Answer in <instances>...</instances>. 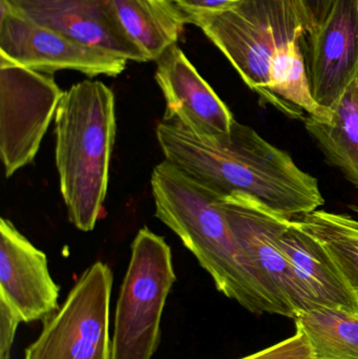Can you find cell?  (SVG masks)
<instances>
[{"label": "cell", "mask_w": 358, "mask_h": 359, "mask_svg": "<svg viewBox=\"0 0 358 359\" xmlns=\"http://www.w3.org/2000/svg\"><path fill=\"white\" fill-rule=\"evenodd\" d=\"M241 359H313L306 337L301 331L281 343Z\"/></svg>", "instance_id": "ffe728a7"}, {"label": "cell", "mask_w": 358, "mask_h": 359, "mask_svg": "<svg viewBox=\"0 0 358 359\" xmlns=\"http://www.w3.org/2000/svg\"><path fill=\"white\" fill-rule=\"evenodd\" d=\"M155 62L156 82L165 99L162 120L177 122L200 136L230 132L235 121L233 113L178 44Z\"/></svg>", "instance_id": "7c38bea8"}, {"label": "cell", "mask_w": 358, "mask_h": 359, "mask_svg": "<svg viewBox=\"0 0 358 359\" xmlns=\"http://www.w3.org/2000/svg\"><path fill=\"white\" fill-rule=\"evenodd\" d=\"M23 18L80 43L135 62H149L124 31L111 0H6Z\"/></svg>", "instance_id": "30bf717a"}, {"label": "cell", "mask_w": 358, "mask_h": 359, "mask_svg": "<svg viewBox=\"0 0 358 359\" xmlns=\"http://www.w3.org/2000/svg\"><path fill=\"white\" fill-rule=\"evenodd\" d=\"M186 16L189 25L203 32L263 103L294 119H306L304 111L277 98L269 88L275 53L310 33L300 0H240L221 12Z\"/></svg>", "instance_id": "277c9868"}, {"label": "cell", "mask_w": 358, "mask_h": 359, "mask_svg": "<svg viewBox=\"0 0 358 359\" xmlns=\"http://www.w3.org/2000/svg\"><path fill=\"white\" fill-rule=\"evenodd\" d=\"M300 1L310 25L309 35L311 36L325 22L336 0H300Z\"/></svg>", "instance_id": "7402d4cb"}, {"label": "cell", "mask_w": 358, "mask_h": 359, "mask_svg": "<svg viewBox=\"0 0 358 359\" xmlns=\"http://www.w3.org/2000/svg\"><path fill=\"white\" fill-rule=\"evenodd\" d=\"M277 242L319 303L358 314V297L315 238L290 219Z\"/></svg>", "instance_id": "5bb4252c"}, {"label": "cell", "mask_w": 358, "mask_h": 359, "mask_svg": "<svg viewBox=\"0 0 358 359\" xmlns=\"http://www.w3.org/2000/svg\"><path fill=\"white\" fill-rule=\"evenodd\" d=\"M22 323L20 316L0 299V359H10L17 329Z\"/></svg>", "instance_id": "44dd1931"}, {"label": "cell", "mask_w": 358, "mask_h": 359, "mask_svg": "<svg viewBox=\"0 0 358 359\" xmlns=\"http://www.w3.org/2000/svg\"><path fill=\"white\" fill-rule=\"evenodd\" d=\"M151 185L156 217L180 238L220 292L252 313L285 316L250 273L220 207V194L166 160L153 168Z\"/></svg>", "instance_id": "7a4b0ae2"}, {"label": "cell", "mask_w": 358, "mask_h": 359, "mask_svg": "<svg viewBox=\"0 0 358 359\" xmlns=\"http://www.w3.org/2000/svg\"><path fill=\"white\" fill-rule=\"evenodd\" d=\"M310 37L311 90L321 107L333 111L358 78V0H336Z\"/></svg>", "instance_id": "4fadbf2b"}, {"label": "cell", "mask_w": 358, "mask_h": 359, "mask_svg": "<svg viewBox=\"0 0 358 359\" xmlns=\"http://www.w3.org/2000/svg\"><path fill=\"white\" fill-rule=\"evenodd\" d=\"M301 229L315 238L333 259L358 297V221L346 213L312 211L292 217Z\"/></svg>", "instance_id": "ac0fdd59"}, {"label": "cell", "mask_w": 358, "mask_h": 359, "mask_svg": "<svg viewBox=\"0 0 358 359\" xmlns=\"http://www.w3.org/2000/svg\"><path fill=\"white\" fill-rule=\"evenodd\" d=\"M185 14L216 13L226 10L240 0H174Z\"/></svg>", "instance_id": "603a6c76"}, {"label": "cell", "mask_w": 358, "mask_h": 359, "mask_svg": "<svg viewBox=\"0 0 358 359\" xmlns=\"http://www.w3.org/2000/svg\"><path fill=\"white\" fill-rule=\"evenodd\" d=\"M0 57L48 75L71 69L88 77H117L128 60L36 25L0 0Z\"/></svg>", "instance_id": "9c48e42d"}, {"label": "cell", "mask_w": 358, "mask_h": 359, "mask_svg": "<svg viewBox=\"0 0 358 359\" xmlns=\"http://www.w3.org/2000/svg\"><path fill=\"white\" fill-rule=\"evenodd\" d=\"M60 287L48 270V257L8 219H0V299L22 323L44 322L59 310Z\"/></svg>", "instance_id": "8fae6325"}, {"label": "cell", "mask_w": 358, "mask_h": 359, "mask_svg": "<svg viewBox=\"0 0 358 359\" xmlns=\"http://www.w3.org/2000/svg\"><path fill=\"white\" fill-rule=\"evenodd\" d=\"M62 94L53 75L0 57V157L6 178L35 160Z\"/></svg>", "instance_id": "ba28073f"}, {"label": "cell", "mask_w": 358, "mask_h": 359, "mask_svg": "<svg viewBox=\"0 0 358 359\" xmlns=\"http://www.w3.org/2000/svg\"><path fill=\"white\" fill-rule=\"evenodd\" d=\"M113 272L96 262L80 276L63 305L43 322L25 359H113L109 335Z\"/></svg>", "instance_id": "52a82bcc"}, {"label": "cell", "mask_w": 358, "mask_h": 359, "mask_svg": "<svg viewBox=\"0 0 358 359\" xmlns=\"http://www.w3.org/2000/svg\"><path fill=\"white\" fill-rule=\"evenodd\" d=\"M300 41L290 42L275 53L269 88L277 98L328 123L333 118V111L321 107L313 97Z\"/></svg>", "instance_id": "d6986e66"}, {"label": "cell", "mask_w": 358, "mask_h": 359, "mask_svg": "<svg viewBox=\"0 0 358 359\" xmlns=\"http://www.w3.org/2000/svg\"><path fill=\"white\" fill-rule=\"evenodd\" d=\"M313 359H358V314L317 305L294 318Z\"/></svg>", "instance_id": "e0dca14e"}, {"label": "cell", "mask_w": 358, "mask_h": 359, "mask_svg": "<svg viewBox=\"0 0 358 359\" xmlns=\"http://www.w3.org/2000/svg\"><path fill=\"white\" fill-rule=\"evenodd\" d=\"M55 161L69 222L94 230L106 198L117 133L115 95L99 80L63 92L55 114Z\"/></svg>", "instance_id": "3957f363"}, {"label": "cell", "mask_w": 358, "mask_h": 359, "mask_svg": "<svg viewBox=\"0 0 358 359\" xmlns=\"http://www.w3.org/2000/svg\"><path fill=\"white\" fill-rule=\"evenodd\" d=\"M304 122L326 160L358 189V78L333 109L331 121L307 116Z\"/></svg>", "instance_id": "2e32d148"}, {"label": "cell", "mask_w": 358, "mask_h": 359, "mask_svg": "<svg viewBox=\"0 0 358 359\" xmlns=\"http://www.w3.org/2000/svg\"><path fill=\"white\" fill-rule=\"evenodd\" d=\"M111 4L124 31L149 61H157L178 44L189 25L174 0H111Z\"/></svg>", "instance_id": "9a60e30c"}, {"label": "cell", "mask_w": 358, "mask_h": 359, "mask_svg": "<svg viewBox=\"0 0 358 359\" xmlns=\"http://www.w3.org/2000/svg\"><path fill=\"white\" fill-rule=\"evenodd\" d=\"M350 209L354 211V212L358 213V205H350Z\"/></svg>", "instance_id": "cb8c5ba5"}, {"label": "cell", "mask_w": 358, "mask_h": 359, "mask_svg": "<svg viewBox=\"0 0 358 359\" xmlns=\"http://www.w3.org/2000/svg\"><path fill=\"white\" fill-rule=\"evenodd\" d=\"M156 136L166 161L220 196L245 194L289 219L325 204L317 178L237 120L230 132L209 137L162 120Z\"/></svg>", "instance_id": "6da1fadb"}, {"label": "cell", "mask_w": 358, "mask_h": 359, "mask_svg": "<svg viewBox=\"0 0 358 359\" xmlns=\"http://www.w3.org/2000/svg\"><path fill=\"white\" fill-rule=\"evenodd\" d=\"M219 202L250 273L283 308L286 318L294 320L300 312L323 305L277 245L289 217L245 194L219 196Z\"/></svg>", "instance_id": "8992f818"}, {"label": "cell", "mask_w": 358, "mask_h": 359, "mask_svg": "<svg viewBox=\"0 0 358 359\" xmlns=\"http://www.w3.org/2000/svg\"><path fill=\"white\" fill-rule=\"evenodd\" d=\"M176 280L167 243L147 227L139 230L116 307L113 359H153Z\"/></svg>", "instance_id": "5b68a950"}]
</instances>
